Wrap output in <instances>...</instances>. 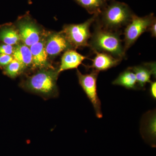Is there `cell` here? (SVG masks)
Instances as JSON below:
<instances>
[{"mask_svg": "<svg viewBox=\"0 0 156 156\" xmlns=\"http://www.w3.org/2000/svg\"><path fill=\"white\" fill-rule=\"evenodd\" d=\"M120 31L105 29L96 23L89 41V47L93 52L108 53L115 58L123 59L126 56Z\"/></svg>", "mask_w": 156, "mask_h": 156, "instance_id": "7a4b0ae2", "label": "cell"}, {"mask_svg": "<svg viewBox=\"0 0 156 156\" xmlns=\"http://www.w3.org/2000/svg\"><path fill=\"white\" fill-rule=\"evenodd\" d=\"M96 54L95 58L92 59V65L86 66L88 69L92 68L99 73L105 71L118 65L122 59L115 58L108 53L103 52H94Z\"/></svg>", "mask_w": 156, "mask_h": 156, "instance_id": "30bf717a", "label": "cell"}, {"mask_svg": "<svg viewBox=\"0 0 156 156\" xmlns=\"http://www.w3.org/2000/svg\"><path fill=\"white\" fill-rule=\"evenodd\" d=\"M45 39L42 37L39 42L30 47L32 56L31 66L34 69L53 67L48 61V56L45 48Z\"/></svg>", "mask_w": 156, "mask_h": 156, "instance_id": "9c48e42d", "label": "cell"}, {"mask_svg": "<svg viewBox=\"0 0 156 156\" xmlns=\"http://www.w3.org/2000/svg\"><path fill=\"white\" fill-rule=\"evenodd\" d=\"M28 2L29 3H31V2L30 0H28Z\"/></svg>", "mask_w": 156, "mask_h": 156, "instance_id": "7402d4cb", "label": "cell"}, {"mask_svg": "<svg viewBox=\"0 0 156 156\" xmlns=\"http://www.w3.org/2000/svg\"><path fill=\"white\" fill-rule=\"evenodd\" d=\"M45 48L48 56L56 57L62 52L73 49L62 32L53 33L45 39Z\"/></svg>", "mask_w": 156, "mask_h": 156, "instance_id": "ba28073f", "label": "cell"}, {"mask_svg": "<svg viewBox=\"0 0 156 156\" xmlns=\"http://www.w3.org/2000/svg\"><path fill=\"white\" fill-rule=\"evenodd\" d=\"M14 47L11 45L3 44L0 45V54L12 55Z\"/></svg>", "mask_w": 156, "mask_h": 156, "instance_id": "d6986e66", "label": "cell"}, {"mask_svg": "<svg viewBox=\"0 0 156 156\" xmlns=\"http://www.w3.org/2000/svg\"><path fill=\"white\" fill-rule=\"evenodd\" d=\"M112 84L122 86L127 89H136L138 87L136 76L130 67L120 73Z\"/></svg>", "mask_w": 156, "mask_h": 156, "instance_id": "9a60e30c", "label": "cell"}, {"mask_svg": "<svg viewBox=\"0 0 156 156\" xmlns=\"http://www.w3.org/2000/svg\"><path fill=\"white\" fill-rule=\"evenodd\" d=\"M97 16L96 14L93 15L83 23L64 26L61 31L73 49L89 47V41L92 35L90 27L95 22Z\"/></svg>", "mask_w": 156, "mask_h": 156, "instance_id": "277c9868", "label": "cell"}, {"mask_svg": "<svg viewBox=\"0 0 156 156\" xmlns=\"http://www.w3.org/2000/svg\"><path fill=\"white\" fill-rule=\"evenodd\" d=\"M12 56L14 59L20 63L24 70L27 68L31 66L32 56L30 48L23 43H20L14 47Z\"/></svg>", "mask_w": 156, "mask_h": 156, "instance_id": "4fadbf2b", "label": "cell"}, {"mask_svg": "<svg viewBox=\"0 0 156 156\" xmlns=\"http://www.w3.org/2000/svg\"><path fill=\"white\" fill-rule=\"evenodd\" d=\"M150 92L152 97L154 99L156 98V82H151L150 83Z\"/></svg>", "mask_w": 156, "mask_h": 156, "instance_id": "ffe728a7", "label": "cell"}, {"mask_svg": "<svg viewBox=\"0 0 156 156\" xmlns=\"http://www.w3.org/2000/svg\"><path fill=\"white\" fill-rule=\"evenodd\" d=\"M156 20L153 23L148 30L147 31H150L151 36L153 37H156Z\"/></svg>", "mask_w": 156, "mask_h": 156, "instance_id": "44dd1931", "label": "cell"}, {"mask_svg": "<svg viewBox=\"0 0 156 156\" xmlns=\"http://www.w3.org/2000/svg\"><path fill=\"white\" fill-rule=\"evenodd\" d=\"M14 59L12 55L0 54V67H4Z\"/></svg>", "mask_w": 156, "mask_h": 156, "instance_id": "ac0fdd59", "label": "cell"}, {"mask_svg": "<svg viewBox=\"0 0 156 156\" xmlns=\"http://www.w3.org/2000/svg\"><path fill=\"white\" fill-rule=\"evenodd\" d=\"M17 23L21 41L28 47L37 43L43 37L41 30L28 14L20 17Z\"/></svg>", "mask_w": 156, "mask_h": 156, "instance_id": "52a82bcc", "label": "cell"}, {"mask_svg": "<svg viewBox=\"0 0 156 156\" xmlns=\"http://www.w3.org/2000/svg\"><path fill=\"white\" fill-rule=\"evenodd\" d=\"M136 76L138 87L144 88L147 83H150L151 76H156V63L147 62L142 65L130 67Z\"/></svg>", "mask_w": 156, "mask_h": 156, "instance_id": "8fae6325", "label": "cell"}, {"mask_svg": "<svg viewBox=\"0 0 156 156\" xmlns=\"http://www.w3.org/2000/svg\"><path fill=\"white\" fill-rule=\"evenodd\" d=\"M0 41L4 44L16 46L21 41L17 28L11 25L4 26L0 28Z\"/></svg>", "mask_w": 156, "mask_h": 156, "instance_id": "5bb4252c", "label": "cell"}, {"mask_svg": "<svg viewBox=\"0 0 156 156\" xmlns=\"http://www.w3.org/2000/svg\"><path fill=\"white\" fill-rule=\"evenodd\" d=\"M98 73V72L92 70L90 73L83 74L77 69L79 84L92 103L96 116L101 119L103 115L101 112V102L97 93V80Z\"/></svg>", "mask_w": 156, "mask_h": 156, "instance_id": "8992f818", "label": "cell"}, {"mask_svg": "<svg viewBox=\"0 0 156 156\" xmlns=\"http://www.w3.org/2000/svg\"><path fill=\"white\" fill-rule=\"evenodd\" d=\"M87 58V56L78 53L75 49L66 50L62 56L61 63L58 68V73H60L67 70L77 69Z\"/></svg>", "mask_w": 156, "mask_h": 156, "instance_id": "7c38bea8", "label": "cell"}, {"mask_svg": "<svg viewBox=\"0 0 156 156\" xmlns=\"http://www.w3.org/2000/svg\"><path fill=\"white\" fill-rule=\"evenodd\" d=\"M89 14L98 15L109 0H74Z\"/></svg>", "mask_w": 156, "mask_h": 156, "instance_id": "2e32d148", "label": "cell"}, {"mask_svg": "<svg viewBox=\"0 0 156 156\" xmlns=\"http://www.w3.org/2000/svg\"><path fill=\"white\" fill-rule=\"evenodd\" d=\"M59 73L54 67L39 69L21 83L23 89L45 98L56 97L58 94L57 80Z\"/></svg>", "mask_w": 156, "mask_h": 156, "instance_id": "3957f363", "label": "cell"}, {"mask_svg": "<svg viewBox=\"0 0 156 156\" xmlns=\"http://www.w3.org/2000/svg\"><path fill=\"white\" fill-rule=\"evenodd\" d=\"M3 68L4 73L11 78L17 77L24 71L20 63L14 58Z\"/></svg>", "mask_w": 156, "mask_h": 156, "instance_id": "e0dca14e", "label": "cell"}, {"mask_svg": "<svg viewBox=\"0 0 156 156\" xmlns=\"http://www.w3.org/2000/svg\"><path fill=\"white\" fill-rule=\"evenodd\" d=\"M156 20L153 13L143 17L134 14L124 30V47L126 52L142 34L147 31L150 27Z\"/></svg>", "mask_w": 156, "mask_h": 156, "instance_id": "5b68a950", "label": "cell"}, {"mask_svg": "<svg viewBox=\"0 0 156 156\" xmlns=\"http://www.w3.org/2000/svg\"><path fill=\"white\" fill-rule=\"evenodd\" d=\"M134 14L127 4L111 0L97 16L95 22L105 29L119 31L130 22Z\"/></svg>", "mask_w": 156, "mask_h": 156, "instance_id": "6da1fadb", "label": "cell"}]
</instances>
